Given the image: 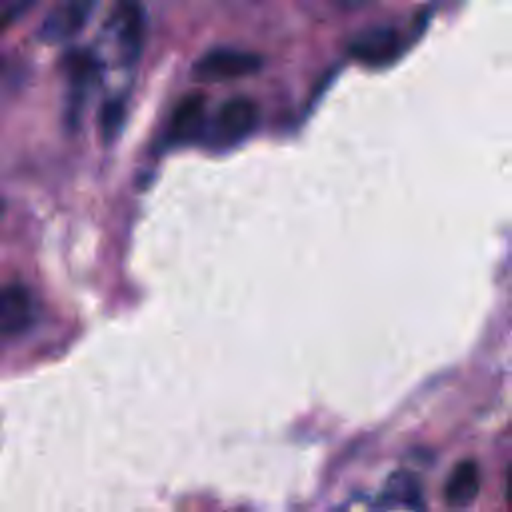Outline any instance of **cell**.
Listing matches in <instances>:
<instances>
[{
	"label": "cell",
	"instance_id": "cell-10",
	"mask_svg": "<svg viewBox=\"0 0 512 512\" xmlns=\"http://www.w3.org/2000/svg\"><path fill=\"white\" fill-rule=\"evenodd\" d=\"M122 116V108L116 104V102H110V104H106L104 106V130L106 132H110L112 128H116L118 126V120L116 118H120Z\"/></svg>",
	"mask_w": 512,
	"mask_h": 512
},
{
	"label": "cell",
	"instance_id": "cell-5",
	"mask_svg": "<svg viewBox=\"0 0 512 512\" xmlns=\"http://www.w3.org/2000/svg\"><path fill=\"white\" fill-rule=\"evenodd\" d=\"M34 318V302L26 288L8 284L0 288V334L24 332Z\"/></svg>",
	"mask_w": 512,
	"mask_h": 512
},
{
	"label": "cell",
	"instance_id": "cell-4",
	"mask_svg": "<svg viewBox=\"0 0 512 512\" xmlns=\"http://www.w3.org/2000/svg\"><path fill=\"white\" fill-rule=\"evenodd\" d=\"M90 10L92 4L88 2H64L54 6L40 24V38L44 42L70 40L84 28Z\"/></svg>",
	"mask_w": 512,
	"mask_h": 512
},
{
	"label": "cell",
	"instance_id": "cell-1",
	"mask_svg": "<svg viewBox=\"0 0 512 512\" xmlns=\"http://www.w3.org/2000/svg\"><path fill=\"white\" fill-rule=\"evenodd\" d=\"M258 120H260L258 104L248 96H234L220 104L206 132L212 144L226 146L252 134Z\"/></svg>",
	"mask_w": 512,
	"mask_h": 512
},
{
	"label": "cell",
	"instance_id": "cell-9",
	"mask_svg": "<svg viewBox=\"0 0 512 512\" xmlns=\"http://www.w3.org/2000/svg\"><path fill=\"white\" fill-rule=\"evenodd\" d=\"M384 494L392 502H398L402 506H416L422 500V488L418 478L404 470H398L388 478L384 486Z\"/></svg>",
	"mask_w": 512,
	"mask_h": 512
},
{
	"label": "cell",
	"instance_id": "cell-11",
	"mask_svg": "<svg viewBox=\"0 0 512 512\" xmlns=\"http://www.w3.org/2000/svg\"><path fill=\"white\" fill-rule=\"evenodd\" d=\"M506 496H508V500L512 504V466H510L508 476H506Z\"/></svg>",
	"mask_w": 512,
	"mask_h": 512
},
{
	"label": "cell",
	"instance_id": "cell-6",
	"mask_svg": "<svg viewBox=\"0 0 512 512\" xmlns=\"http://www.w3.org/2000/svg\"><path fill=\"white\" fill-rule=\"evenodd\" d=\"M208 128L206 100L202 94L184 96L174 108L170 120V136L176 142H192L200 138Z\"/></svg>",
	"mask_w": 512,
	"mask_h": 512
},
{
	"label": "cell",
	"instance_id": "cell-8",
	"mask_svg": "<svg viewBox=\"0 0 512 512\" xmlns=\"http://www.w3.org/2000/svg\"><path fill=\"white\" fill-rule=\"evenodd\" d=\"M480 492V470L474 460H462L450 472L444 484V500L450 506H468Z\"/></svg>",
	"mask_w": 512,
	"mask_h": 512
},
{
	"label": "cell",
	"instance_id": "cell-3",
	"mask_svg": "<svg viewBox=\"0 0 512 512\" xmlns=\"http://www.w3.org/2000/svg\"><path fill=\"white\" fill-rule=\"evenodd\" d=\"M402 38L394 26H368L360 30L348 44L352 58L366 66H386L402 52Z\"/></svg>",
	"mask_w": 512,
	"mask_h": 512
},
{
	"label": "cell",
	"instance_id": "cell-7",
	"mask_svg": "<svg viewBox=\"0 0 512 512\" xmlns=\"http://www.w3.org/2000/svg\"><path fill=\"white\" fill-rule=\"evenodd\" d=\"M112 24L124 56L128 60L138 56L142 38H144V28H146V18L142 8L138 4H120L114 12Z\"/></svg>",
	"mask_w": 512,
	"mask_h": 512
},
{
	"label": "cell",
	"instance_id": "cell-2",
	"mask_svg": "<svg viewBox=\"0 0 512 512\" xmlns=\"http://www.w3.org/2000/svg\"><path fill=\"white\" fill-rule=\"evenodd\" d=\"M262 68V58L256 52L242 48H212L194 62V76L206 82H224L254 74Z\"/></svg>",
	"mask_w": 512,
	"mask_h": 512
}]
</instances>
